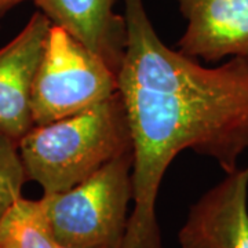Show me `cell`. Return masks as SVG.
<instances>
[{
	"label": "cell",
	"mask_w": 248,
	"mask_h": 248,
	"mask_svg": "<svg viewBox=\"0 0 248 248\" xmlns=\"http://www.w3.org/2000/svg\"><path fill=\"white\" fill-rule=\"evenodd\" d=\"M58 248H71V247H65V246H61V244H60V247Z\"/></svg>",
	"instance_id": "12"
},
{
	"label": "cell",
	"mask_w": 248,
	"mask_h": 248,
	"mask_svg": "<svg viewBox=\"0 0 248 248\" xmlns=\"http://www.w3.org/2000/svg\"><path fill=\"white\" fill-rule=\"evenodd\" d=\"M27 178L45 195L71 189L108 161L133 152L120 91L75 115L33 125L18 143Z\"/></svg>",
	"instance_id": "2"
},
{
	"label": "cell",
	"mask_w": 248,
	"mask_h": 248,
	"mask_svg": "<svg viewBox=\"0 0 248 248\" xmlns=\"http://www.w3.org/2000/svg\"><path fill=\"white\" fill-rule=\"evenodd\" d=\"M133 135V203L122 248H163L156 199L179 152L193 149L232 172L248 149V60L236 57L208 79L152 91L119 84Z\"/></svg>",
	"instance_id": "1"
},
{
	"label": "cell",
	"mask_w": 248,
	"mask_h": 248,
	"mask_svg": "<svg viewBox=\"0 0 248 248\" xmlns=\"http://www.w3.org/2000/svg\"><path fill=\"white\" fill-rule=\"evenodd\" d=\"M133 152L124 153L71 189L40 199L58 244L122 248L133 202Z\"/></svg>",
	"instance_id": "3"
},
{
	"label": "cell",
	"mask_w": 248,
	"mask_h": 248,
	"mask_svg": "<svg viewBox=\"0 0 248 248\" xmlns=\"http://www.w3.org/2000/svg\"><path fill=\"white\" fill-rule=\"evenodd\" d=\"M27 181L18 142L0 133V217L22 197V187Z\"/></svg>",
	"instance_id": "10"
},
{
	"label": "cell",
	"mask_w": 248,
	"mask_h": 248,
	"mask_svg": "<svg viewBox=\"0 0 248 248\" xmlns=\"http://www.w3.org/2000/svg\"><path fill=\"white\" fill-rule=\"evenodd\" d=\"M186 19L179 51L217 62L248 60V0H177Z\"/></svg>",
	"instance_id": "7"
},
{
	"label": "cell",
	"mask_w": 248,
	"mask_h": 248,
	"mask_svg": "<svg viewBox=\"0 0 248 248\" xmlns=\"http://www.w3.org/2000/svg\"><path fill=\"white\" fill-rule=\"evenodd\" d=\"M116 0H35L53 25L65 29L101 57L119 75L127 48L124 16L115 11Z\"/></svg>",
	"instance_id": "8"
},
{
	"label": "cell",
	"mask_w": 248,
	"mask_h": 248,
	"mask_svg": "<svg viewBox=\"0 0 248 248\" xmlns=\"http://www.w3.org/2000/svg\"><path fill=\"white\" fill-rule=\"evenodd\" d=\"M181 248H248V167L205 192L179 231Z\"/></svg>",
	"instance_id": "6"
},
{
	"label": "cell",
	"mask_w": 248,
	"mask_h": 248,
	"mask_svg": "<svg viewBox=\"0 0 248 248\" xmlns=\"http://www.w3.org/2000/svg\"><path fill=\"white\" fill-rule=\"evenodd\" d=\"M25 0H0V17H3L10 10L14 9L16 6L24 3Z\"/></svg>",
	"instance_id": "11"
},
{
	"label": "cell",
	"mask_w": 248,
	"mask_h": 248,
	"mask_svg": "<svg viewBox=\"0 0 248 248\" xmlns=\"http://www.w3.org/2000/svg\"><path fill=\"white\" fill-rule=\"evenodd\" d=\"M119 91L115 71L65 29L51 25L32 87L35 125L75 115Z\"/></svg>",
	"instance_id": "4"
},
{
	"label": "cell",
	"mask_w": 248,
	"mask_h": 248,
	"mask_svg": "<svg viewBox=\"0 0 248 248\" xmlns=\"http://www.w3.org/2000/svg\"><path fill=\"white\" fill-rule=\"evenodd\" d=\"M40 200L19 197L0 217V248H58Z\"/></svg>",
	"instance_id": "9"
},
{
	"label": "cell",
	"mask_w": 248,
	"mask_h": 248,
	"mask_svg": "<svg viewBox=\"0 0 248 248\" xmlns=\"http://www.w3.org/2000/svg\"><path fill=\"white\" fill-rule=\"evenodd\" d=\"M51 21L36 11L13 40L0 48V133L19 143L35 125L32 87Z\"/></svg>",
	"instance_id": "5"
}]
</instances>
